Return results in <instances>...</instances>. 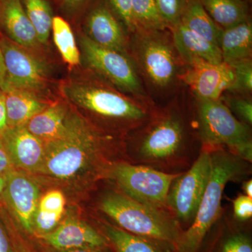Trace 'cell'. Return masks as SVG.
Listing matches in <instances>:
<instances>
[{
	"label": "cell",
	"mask_w": 252,
	"mask_h": 252,
	"mask_svg": "<svg viewBox=\"0 0 252 252\" xmlns=\"http://www.w3.org/2000/svg\"><path fill=\"white\" fill-rule=\"evenodd\" d=\"M134 164L170 174L182 173L195 161L189 126L177 107L157 108L150 119L135 130Z\"/></svg>",
	"instance_id": "1"
},
{
	"label": "cell",
	"mask_w": 252,
	"mask_h": 252,
	"mask_svg": "<svg viewBox=\"0 0 252 252\" xmlns=\"http://www.w3.org/2000/svg\"><path fill=\"white\" fill-rule=\"evenodd\" d=\"M110 138L86 119L72 112L61 133L45 142L39 174L69 180L94 167L105 168Z\"/></svg>",
	"instance_id": "2"
},
{
	"label": "cell",
	"mask_w": 252,
	"mask_h": 252,
	"mask_svg": "<svg viewBox=\"0 0 252 252\" xmlns=\"http://www.w3.org/2000/svg\"><path fill=\"white\" fill-rule=\"evenodd\" d=\"M207 147V146H206ZM211 156V170L205 193L193 223L182 232L178 252H197L205 235L220 217L225 186L250 173V163L223 147H207Z\"/></svg>",
	"instance_id": "3"
},
{
	"label": "cell",
	"mask_w": 252,
	"mask_h": 252,
	"mask_svg": "<svg viewBox=\"0 0 252 252\" xmlns=\"http://www.w3.org/2000/svg\"><path fill=\"white\" fill-rule=\"evenodd\" d=\"M62 91L64 97L81 108L130 130L143 126L157 109L152 102L125 95L102 82L69 83Z\"/></svg>",
	"instance_id": "4"
},
{
	"label": "cell",
	"mask_w": 252,
	"mask_h": 252,
	"mask_svg": "<svg viewBox=\"0 0 252 252\" xmlns=\"http://www.w3.org/2000/svg\"><path fill=\"white\" fill-rule=\"evenodd\" d=\"M99 207L122 229L177 250L182 232L170 212L144 205L117 190L104 194Z\"/></svg>",
	"instance_id": "5"
},
{
	"label": "cell",
	"mask_w": 252,
	"mask_h": 252,
	"mask_svg": "<svg viewBox=\"0 0 252 252\" xmlns=\"http://www.w3.org/2000/svg\"><path fill=\"white\" fill-rule=\"evenodd\" d=\"M132 33L130 58L147 85L157 92L172 89L185 64L167 30L136 28Z\"/></svg>",
	"instance_id": "6"
},
{
	"label": "cell",
	"mask_w": 252,
	"mask_h": 252,
	"mask_svg": "<svg viewBox=\"0 0 252 252\" xmlns=\"http://www.w3.org/2000/svg\"><path fill=\"white\" fill-rule=\"evenodd\" d=\"M196 128L203 146L223 147L252 162L251 129L232 114L220 99H197Z\"/></svg>",
	"instance_id": "7"
},
{
	"label": "cell",
	"mask_w": 252,
	"mask_h": 252,
	"mask_svg": "<svg viewBox=\"0 0 252 252\" xmlns=\"http://www.w3.org/2000/svg\"><path fill=\"white\" fill-rule=\"evenodd\" d=\"M106 174L129 198L169 212L167 194L172 182L181 173H167L146 165L118 162L112 164Z\"/></svg>",
	"instance_id": "8"
},
{
	"label": "cell",
	"mask_w": 252,
	"mask_h": 252,
	"mask_svg": "<svg viewBox=\"0 0 252 252\" xmlns=\"http://www.w3.org/2000/svg\"><path fill=\"white\" fill-rule=\"evenodd\" d=\"M83 61L104 81L144 102H152L130 56L97 45L86 35L80 39Z\"/></svg>",
	"instance_id": "9"
},
{
	"label": "cell",
	"mask_w": 252,
	"mask_h": 252,
	"mask_svg": "<svg viewBox=\"0 0 252 252\" xmlns=\"http://www.w3.org/2000/svg\"><path fill=\"white\" fill-rule=\"evenodd\" d=\"M210 170V149L203 145L193 164L172 182L167 194L166 206L178 223L190 225L193 223L206 189Z\"/></svg>",
	"instance_id": "10"
},
{
	"label": "cell",
	"mask_w": 252,
	"mask_h": 252,
	"mask_svg": "<svg viewBox=\"0 0 252 252\" xmlns=\"http://www.w3.org/2000/svg\"><path fill=\"white\" fill-rule=\"evenodd\" d=\"M6 69V88L32 91L39 94L48 82V69L44 63L22 46L6 38L0 39Z\"/></svg>",
	"instance_id": "11"
},
{
	"label": "cell",
	"mask_w": 252,
	"mask_h": 252,
	"mask_svg": "<svg viewBox=\"0 0 252 252\" xmlns=\"http://www.w3.org/2000/svg\"><path fill=\"white\" fill-rule=\"evenodd\" d=\"M185 65L180 81L188 86L197 99H220L234 82V72L226 63L214 64L195 59Z\"/></svg>",
	"instance_id": "12"
},
{
	"label": "cell",
	"mask_w": 252,
	"mask_h": 252,
	"mask_svg": "<svg viewBox=\"0 0 252 252\" xmlns=\"http://www.w3.org/2000/svg\"><path fill=\"white\" fill-rule=\"evenodd\" d=\"M41 197L39 185L24 172L14 169L6 175L2 200L8 210L28 233H32L33 220Z\"/></svg>",
	"instance_id": "13"
},
{
	"label": "cell",
	"mask_w": 252,
	"mask_h": 252,
	"mask_svg": "<svg viewBox=\"0 0 252 252\" xmlns=\"http://www.w3.org/2000/svg\"><path fill=\"white\" fill-rule=\"evenodd\" d=\"M1 139L15 169L39 173L45 153L44 142L32 134L26 126L9 127Z\"/></svg>",
	"instance_id": "14"
},
{
	"label": "cell",
	"mask_w": 252,
	"mask_h": 252,
	"mask_svg": "<svg viewBox=\"0 0 252 252\" xmlns=\"http://www.w3.org/2000/svg\"><path fill=\"white\" fill-rule=\"evenodd\" d=\"M41 237L58 251L107 246V239L85 221L75 217H67L56 229Z\"/></svg>",
	"instance_id": "15"
},
{
	"label": "cell",
	"mask_w": 252,
	"mask_h": 252,
	"mask_svg": "<svg viewBox=\"0 0 252 252\" xmlns=\"http://www.w3.org/2000/svg\"><path fill=\"white\" fill-rule=\"evenodd\" d=\"M86 35L97 45L129 56V43L122 25L111 10L99 5L86 18Z\"/></svg>",
	"instance_id": "16"
},
{
	"label": "cell",
	"mask_w": 252,
	"mask_h": 252,
	"mask_svg": "<svg viewBox=\"0 0 252 252\" xmlns=\"http://www.w3.org/2000/svg\"><path fill=\"white\" fill-rule=\"evenodd\" d=\"M0 26L9 40L25 49L36 47L37 34L28 17L21 0H1Z\"/></svg>",
	"instance_id": "17"
},
{
	"label": "cell",
	"mask_w": 252,
	"mask_h": 252,
	"mask_svg": "<svg viewBox=\"0 0 252 252\" xmlns=\"http://www.w3.org/2000/svg\"><path fill=\"white\" fill-rule=\"evenodd\" d=\"M169 29L176 49L185 64L195 59L214 64L223 63L218 46L195 34L182 23Z\"/></svg>",
	"instance_id": "18"
},
{
	"label": "cell",
	"mask_w": 252,
	"mask_h": 252,
	"mask_svg": "<svg viewBox=\"0 0 252 252\" xmlns=\"http://www.w3.org/2000/svg\"><path fill=\"white\" fill-rule=\"evenodd\" d=\"M5 106L9 127L26 126L49 104L37 93L10 88L4 91Z\"/></svg>",
	"instance_id": "19"
},
{
	"label": "cell",
	"mask_w": 252,
	"mask_h": 252,
	"mask_svg": "<svg viewBox=\"0 0 252 252\" xmlns=\"http://www.w3.org/2000/svg\"><path fill=\"white\" fill-rule=\"evenodd\" d=\"M219 48L223 62L231 63L252 59V25L250 19L227 29H222Z\"/></svg>",
	"instance_id": "20"
},
{
	"label": "cell",
	"mask_w": 252,
	"mask_h": 252,
	"mask_svg": "<svg viewBox=\"0 0 252 252\" xmlns=\"http://www.w3.org/2000/svg\"><path fill=\"white\" fill-rule=\"evenodd\" d=\"M70 112L65 104H51L32 118L26 127L45 143L61 133Z\"/></svg>",
	"instance_id": "21"
},
{
	"label": "cell",
	"mask_w": 252,
	"mask_h": 252,
	"mask_svg": "<svg viewBox=\"0 0 252 252\" xmlns=\"http://www.w3.org/2000/svg\"><path fill=\"white\" fill-rule=\"evenodd\" d=\"M65 204L64 194L57 189L41 195L33 220V230L43 235L56 229L63 220Z\"/></svg>",
	"instance_id": "22"
},
{
	"label": "cell",
	"mask_w": 252,
	"mask_h": 252,
	"mask_svg": "<svg viewBox=\"0 0 252 252\" xmlns=\"http://www.w3.org/2000/svg\"><path fill=\"white\" fill-rule=\"evenodd\" d=\"M204 9L221 29H227L250 19L245 0H200Z\"/></svg>",
	"instance_id": "23"
},
{
	"label": "cell",
	"mask_w": 252,
	"mask_h": 252,
	"mask_svg": "<svg viewBox=\"0 0 252 252\" xmlns=\"http://www.w3.org/2000/svg\"><path fill=\"white\" fill-rule=\"evenodd\" d=\"M180 23L219 47V39L222 29L207 14L200 0H189Z\"/></svg>",
	"instance_id": "24"
},
{
	"label": "cell",
	"mask_w": 252,
	"mask_h": 252,
	"mask_svg": "<svg viewBox=\"0 0 252 252\" xmlns=\"http://www.w3.org/2000/svg\"><path fill=\"white\" fill-rule=\"evenodd\" d=\"M104 233L117 252H165L157 243L132 234L116 225L104 223Z\"/></svg>",
	"instance_id": "25"
},
{
	"label": "cell",
	"mask_w": 252,
	"mask_h": 252,
	"mask_svg": "<svg viewBox=\"0 0 252 252\" xmlns=\"http://www.w3.org/2000/svg\"><path fill=\"white\" fill-rule=\"evenodd\" d=\"M51 31L55 44L63 61L70 67L79 65L81 62V55L69 23L64 18L55 16Z\"/></svg>",
	"instance_id": "26"
},
{
	"label": "cell",
	"mask_w": 252,
	"mask_h": 252,
	"mask_svg": "<svg viewBox=\"0 0 252 252\" xmlns=\"http://www.w3.org/2000/svg\"><path fill=\"white\" fill-rule=\"evenodd\" d=\"M25 11L37 34L39 44L49 40L52 29V11L46 0H21Z\"/></svg>",
	"instance_id": "27"
},
{
	"label": "cell",
	"mask_w": 252,
	"mask_h": 252,
	"mask_svg": "<svg viewBox=\"0 0 252 252\" xmlns=\"http://www.w3.org/2000/svg\"><path fill=\"white\" fill-rule=\"evenodd\" d=\"M131 4L135 29H169L159 14L154 0H131Z\"/></svg>",
	"instance_id": "28"
},
{
	"label": "cell",
	"mask_w": 252,
	"mask_h": 252,
	"mask_svg": "<svg viewBox=\"0 0 252 252\" xmlns=\"http://www.w3.org/2000/svg\"><path fill=\"white\" fill-rule=\"evenodd\" d=\"M229 65L234 72L235 80L230 88V93L245 96H251L252 91V59L231 63ZM226 91V92H227Z\"/></svg>",
	"instance_id": "29"
},
{
	"label": "cell",
	"mask_w": 252,
	"mask_h": 252,
	"mask_svg": "<svg viewBox=\"0 0 252 252\" xmlns=\"http://www.w3.org/2000/svg\"><path fill=\"white\" fill-rule=\"evenodd\" d=\"M220 100L229 109L232 114L238 120L252 126V102L251 97L230 93V94H223L220 97Z\"/></svg>",
	"instance_id": "30"
},
{
	"label": "cell",
	"mask_w": 252,
	"mask_h": 252,
	"mask_svg": "<svg viewBox=\"0 0 252 252\" xmlns=\"http://www.w3.org/2000/svg\"><path fill=\"white\" fill-rule=\"evenodd\" d=\"M159 14L167 27L180 23L181 18L189 0H154Z\"/></svg>",
	"instance_id": "31"
},
{
	"label": "cell",
	"mask_w": 252,
	"mask_h": 252,
	"mask_svg": "<svg viewBox=\"0 0 252 252\" xmlns=\"http://www.w3.org/2000/svg\"><path fill=\"white\" fill-rule=\"evenodd\" d=\"M114 12L122 21L126 29L130 33L135 30L132 14L131 0H108Z\"/></svg>",
	"instance_id": "32"
},
{
	"label": "cell",
	"mask_w": 252,
	"mask_h": 252,
	"mask_svg": "<svg viewBox=\"0 0 252 252\" xmlns=\"http://www.w3.org/2000/svg\"><path fill=\"white\" fill-rule=\"evenodd\" d=\"M220 252H252L251 240L244 233L230 235L222 245Z\"/></svg>",
	"instance_id": "33"
},
{
	"label": "cell",
	"mask_w": 252,
	"mask_h": 252,
	"mask_svg": "<svg viewBox=\"0 0 252 252\" xmlns=\"http://www.w3.org/2000/svg\"><path fill=\"white\" fill-rule=\"evenodd\" d=\"M234 217L240 221L251 220L252 217V198L240 195L233 201Z\"/></svg>",
	"instance_id": "34"
},
{
	"label": "cell",
	"mask_w": 252,
	"mask_h": 252,
	"mask_svg": "<svg viewBox=\"0 0 252 252\" xmlns=\"http://www.w3.org/2000/svg\"><path fill=\"white\" fill-rule=\"evenodd\" d=\"M15 167L10 158L2 140L0 138V175L6 176L14 170Z\"/></svg>",
	"instance_id": "35"
},
{
	"label": "cell",
	"mask_w": 252,
	"mask_h": 252,
	"mask_svg": "<svg viewBox=\"0 0 252 252\" xmlns=\"http://www.w3.org/2000/svg\"><path fill=\"white\" fill-rule=\"evenodd\" d=\"M9 128L6 116V106H5L4 93L0 95V138L2 137L6 130Z\"/></svg>",
	"instance_id": "36"
},
{
	"label": "cell",
	"mask_w": 252,
	"mask_h": 252,
	"mask_svg": "<svg viewBox=\"0 0 252 252\" xmlns=\"http://www.w3.org/2000/svg\"><path fill=\"white\" fill-rule=\"evenodd\" d=\"M0 252H15L3 225L0 222Z\"/></svg>",
	"instance_id": "37"
},
{
	"label": "cell",
	"mask_w": 252,
	"mask_h": 252,
	"mask_svg": "<svg viewBox=\"0 0 252 252\" xmlns=\"http://www.w3.org/2000/svg\"><path fill=\"white\" fill-rule=\"evenodd\" d=\"M0 86L4 92L5 88H6V69H5L1 45H0Z\"/></svg>",
	"instance_id": "38"
},
{
	"label": "cell",
	"mask_w": 252,
	"mask_h": 252,
	"mask_svg": "<svg viewBox=\"0 0 252 252\" xmlns=\"http://www.w3.org/2000/svg\"><path fill=\"white\" fill-rule=\"evenodd\" d=\"M58 252H107L105 248H78L72 250H61Z\"/></svg>",
	"instance_id": "39"
},
{
	"label": "cell",
	"mask_w": 252,
	"mask_h": 252,
	"mask_svg": "<svg viewBox=\"0 0 252 252\" xmlns=\"http://www.w3.org/2000/svg\"><path fill=\"white\" fill-rule=\"evenodd\" d=\"M243 190L245 192V195L252 198V180H249L243 182V187H242Z\"/></svg>",
	"instance_id": "40"
},
{
	"label": "cell",
	"mask_w": 252,
	"mask_h": 252,
	"mask_svg": "<svg viewBox=\"0 0 252 252\" xmlns=\"http://www.w3.org/2000/svg\"><path fill=\"white\" fill-rule=\"evenodd\" d=\"M63 4L69 8H75L82 4L86 0H61Z\"/></svg>",
	"instance_id": "41"
},
{
	"label": "cell",
	"mask_w": 252,
	"mask_h": 252,
	"mask_svg": "<svg viewBox=\"0 0 252 252\" xmlns=\"http://www.w3.org/2000/svg\"><path fill=\"white\" fill-rule=\"evenodd\" d=\"M5 185H6V176L0 175V203L2 200Z\"/></svg>",
	"instance_id": "42"
},
{
	"label": "cell",
	"mask_w": 252,
	"mask_h": 252,
	"mask_svg": "<svg viewBox=\"0 0 252 252\" xmlns=\"http://www.w3.org/2000/svg\"><path fill=\"white\" fill-rule=\"evenodd\" d=\"M3 91L2 89H1V86H0V95H1V94H3Z\"/></svg>",
	"instance_id": "43"
},
{
	"label": "cell",
	"mask_w": 252,
	"mask_h": 252,
	"mask_svg": "<svg viewBox=\"0 0 252 252\" xmlns=\"http://www.w3.org/2000/svg\"><path fill=\"white\" fill-rule=\"evenodd\" d=\"M23 252V251H21V252Z\"/></svg>",
	"instance_id": "44"
},
{
	"label": "cell",
	"mask_w": 252,
	"mask_h": 252,
	"mask_svg": "<svg viewBox=\"0 0 252 252\" xmlns=\"http://www.w3.org/2000/svg\"><path fill=\"white\" fill-rule=\"evenodd\" d=\"M1 0H0V3H1Z\"/></svg>",
	"instance_id": "45"
}]
</instances>
